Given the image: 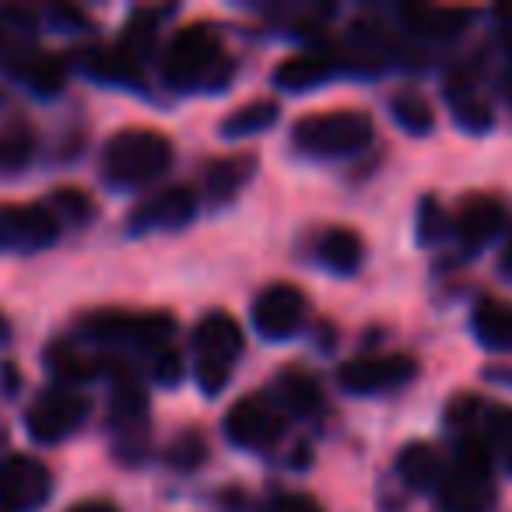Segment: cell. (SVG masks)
<instances>
[{
    "label": "cell",
    "mask_w": 512,
    "mask_h": 512,
    "mask_svg": "<svg viewBox=\"0 0 512 512\" xmlns=\"http://www.w3.org/2000/svg\"><path fill=\"white\" fill-rule=\"evenodd\" d=\"M474 330L481 344L495 351H512V306L505 302H481L474 309Z\"/></svg>",
    "instance_id": "22"
},
{
    "label": "cell",
    "mask_w": 512,
    "mask_h": 512,
    "mask_svg": "<svg viewBox=\"0 0 512 512\" xmlns=\"http://www.w3.org/2000/svg\"><path fill=\"white\" fill-rule=\"evenodd\" d=\"M172 316L165 313H123V309H102L81 320V334L88 341H109V344H137V348L158 351L165 348L172 334Z\"/></svg>",
    "instance_id": "6"
},
{
    "label": "cell",
    "mask_w": 512,
    "mask_h": 512,
    "mask_svg": "<svg viewBox=\"0 0 512 512\" xmlns=\"http://www.w3.org/2000/svg\"><path fill=\"white\" fill-rule=\"evenodd\" d=\"M281 116L278 102L271 99H256V102H246V106L232 109L228 120L221 123V134L225 137H249V134H260V130L274 127Z\"/></svg>",
    "instance_id": "25"
},
{
    "label": "cell",
    "mask_w": 512,
    "mask_h": 512,
    "mask_svg": "<svg viewBox=\"0 0 512 512\" xmlns=\"http://www.w3.org/2000/svg\"><path fill=\"white\" fill-rule=\"evenodd\" d=\"M477 414H481V404H477L474 397H460V400H453V404H449V425L467 432V428L474 425Z\"/></svg>",
    "instance_id": "36"
},
{
    "label": "cell",
    "mask_w": 512,
    "mask_h": 512,
    "mask_svg": "<svg viewBox=\"0 0 512 512\" xmlns=\"http://www.w3.org/2000/svg\"><path fill=\"white\" fill-rule=\"evenodd\" d=\"M225 432L242 449H267L285 435V414L264 397H242L228 411Z\"/></svg>",
    "instance_id": "10"
},
{
    "label": "cell",
    "mask_w": 512,
    "mask_h": 512,
    "mask_svg": "<svg viewBox=\"0 0 512 512\" xmlns=\"http://www.w3.org/2000/svg\"><path fill=\"white\" fill-rule=\"evenodd\" d=\"M295 144L316 158H344L372 141V120L362 109H323L295 123Z\"/></svg>",
    "instance_id": "3"
},
{
    "label": "cell",
    "mask_w": 512,
    "mask_h": 512,
    "mask_svg": "<svg viewBox=\"0 0 512 512\" xmlns=\"http://www.w3.org/2000/svg\"><path fill=\"white\" fill-rule=\"evenodd\" d=\"M418 235L421 242H439L446 235V211L435 204L432 197L421 200V211H418Z\"/></svg>",
    "instance_id": "32"
},
{
    "label": "cell",
    "mask_w": 512,
    "mask_h": 512,
    "mask_svg": "<svg viewBox=\"0 0 512 512\" xmlns=\"http://www.w3.org/2000/svg\"><path fill=\"white\" fill-rule=\"evenodd\" d=\"M397 474L407 488L414 491H439L442 477H446V463H442L439 449L428 442H411L404 453L397 456Z\"/></svg>",
    "instance_id": "18"
},
{
    "label": "cell",
    "mask_w": 512,
    "mask_h": 512,
    "mask_svg": "<svg viewBox=\"0 0 512 512\" xmlns=\"http://www.w3.org/2000/svg\"><path fill=\"white\" fill-rule=\"evenodd\" d=\"M113 432H116V446L123 449H137L144 446V435H148V397H144L141 383L130 376L116 379V393H113ZM141 453V449H137Z\"/></svg>",
    "instance_id": "14"
},
{
    "label": "cell",
    "mask_w": 512,
    "mask_h": 512,
    "mask_svg": "<svg viewBox=\"0 0 512 512\" xmlns=\"http://www.w3.org/2000/svg\"><path fill=\"white\" fill-rule=\"evenodd\" d=\"M78 67L99 81H141V60L123 46H88L78 53Z\"/></svg>",
    "instance_id": "19"
},
{
    "label": "cell",
    "mask_w": 512,
    "mask_h": 512,
    "mask_svg": "<svg viewBox=\"0 0 512 512\" xmlns=\"http://www.w3.org/2000/svg\"><path fill=\"white\" fill-rule=\"evenodd\" d=\"M306 320V295L288 281L264 288L253 306V323L267 341H288Z\"/></svg>",
    "instance_id": "11"
},
{
    "label": "cell",
    "mask_w": 512,
    "mask_h": 512,
    "mask_svg": "<svg viewBox=\"0 0 512 512\" xmlns=\"http://www.w3.org/2000/svg\"><path fill=\"white\" fill-rule=\"evenodd\" d=\"M46 362H50V369L57 372L60 379H92L99 376V372H106L109 358H92V355H81L78 348H71V344H53L50 351H46ZM113 369V365H109Z\"/></svg>",
    "instance_id": "26"
},
{
    "label": "cell",
    "mask_w": 512,
    "mask_h": 512,
    "mask_svg": "<svg viewBox=\"0 0 512 512\" xmlns=\"http://www.w3.org/2000/svg\"><path fill=\"white\" fill-rule=\"evenodd\" d=\"M15 71L22 74V78L29 81L39 95H57L60 88H64V81H67V64H64V60L53 57V53H43V50H32L29 57L15 67Z\"/></svg>",
    "instance_id": "24"
},
{
    "label": "cell",
    "mask_w": 512,
    "mask_h": 512,
    "mask_svg": "<svg viewBox=\"0 0 512 512\" xmlns=\"http://www.w3.org/2000/svg\"><path fill=\"white\" fill-rule=\"evenodd\" d=\"M488 446L502 456L505 470L512 474V407H491L488 411Z\"/></svg>",
    "instance_id": "31"
},
{
    "label": "cell",
    "mask_w": 512,
    "mask_h": 512,
    "mask_svg": "<svg viewBox=\"0 0 512 512\" xmlns=\"http://www.w3.org/2000/svg\"><path fill=\"white\" fill-rule=\"evenodd\" d=\"M225 50L207 25H183L165 46V78L176 88H200L221 78Z\"/></svg>",
    "instance_id": "5"
},
{
    "label": "cell",
    "mask_w": 512,
    "mask_h": 512,
    "mask_svg": "<svg viewBox=\"0 0 512 512\" xmlns=\"http://www.w3.org/2000/svg\"><path fill=\"white\" fill-rule=\"evenodd\" d=\"M67 512H120L113 502H102V498H88V502H78V505H71Z\"/></svg>",
    "instance_id": "38"
},
{
    "label": "cell",
    "mask_w": 512,
    "mask_h": 512,
    "mask_svg": "<svg viewBox=\"0 0 512 512\" xmlns=\"http://www.w3.org/2000/svg\"><path fill=\"white\" fill-rule=\"evenodd\" d=\"M316 253H320V260L330 267V271L351 274V271H358V264H362V239H358L355 228L334 225L320 235Z\"/></svg>",
    "instance_id": "20"
},
{
    "label": "cell",
    "mask_w": 512,
    "mask_h": 512,
    "mask_svg": "<svg viewBox=\"0 0 512 512\" xmlns=\"http://www.w3.org/2000/svg\"><path fill=\"white\" fill-rule=\"evenodd\" d=\"M498 267H502V274L512 281V235H509V242H505L502 256H498Z\"/></svg>",
    "instance_id": "40"
},
{
    "label": "cell",
    "mask_w": 512,
    "mask_h": 512,
    "mask_svg": "<svg viewBox=\"0 0 512 512\" xmlns=\"http://www.w3.org/2000/svg\"><path fill=\"white\" fill-rule=\"evenodd\" d=\"M502 225H505V207L491 197L470 200L460 211V218H456V232H460L463 249H470V253L488 246V242L502 232Z\"/></svg>",
    "instance_id": "17"
},
{
    "label": "cell",
    "mask_w": 512,
    "mask_h": 512,
    "mask_svg": "<svg viewBox=\"0 0 512 512\" xmlns=\"http://www.w3.org/2000/svg\"><path fill=\"white\" fill-rule=\"evenodd\" d=\"M151 376L165 386H176L183 379V358L176 355L172 348H158L151 351Z\"/></svg>",
    "instance_id": "33"
},
{
    "label": "cell",
    "mask_w": 512,
    "mask_h": 512,
    "mask_svg": "<svg viewBox=\"0 0 512 512\" xmlns=\"http://www.w3.org/2000/svg\"><path fill=\"white\" fill-rule=\"evenodd\" d=\"M169 456L176 467H193V463L204 460V439H200V435H183V439L172 446Z\"/></svg>",
    "instance_id": "35"
},
{
    "label": "cell",
    "mask_w": 512,
    "mask_h": 512,
    "mask_svg": "<svg viewBox=\"0 0 512 512\" xmlns=\"http://www.w3.org/2000/svg\"><path fill=\"white\" fill-rule=\"evenodd\" d=\"M502 95L512 106V46H509V57H505V67H502Z\"/></svg>",
    "instance_id": "39"
},
{
    "label": "cell",
    "mask_w": 512,
    "mask_h": 512,
    "mask_svg": "<svg viewBox=\"0 0 512 512\" xmlns=\"http://www.w3.org/2000/svg\"><path fill=\"white\" fill-rule=\"evenodd\" d=\"M193 355H197V383L207 397L225 390L232 365L242 355V327L228 313H207L193 330Z\"/></svg>",
    "instance_id": "4"
},
{
    "label": "cell",
    "mask_w": 512,
    "mask_h": 512,
    "mask_svg": "<svg viewBox=\"0 0 512 512\" xmlns=\"http://www.w3.org/2000/svg\"><path fill=\"white\" fill-rule=\"evenodd\" d=\"M0 512H15V509L8 505V498H4V495H0Z\"/></svg>",
    "instance_id": "41"
},
{
    "label": "cell",
    "mask_w": 512,
    "mask_h": 512,
    "mask_svg": "<svg viewBox=\"0 0 512 512\" xmlns=\"http://www.w3.org/2000/svg\"><path fill=\"white\" fill-rule=\"evenodd\" d=\"M172 165V141L158 130H120L106 144L102 172L113 186H141Z\"/></svg>",
    "instance_id": "2"
},
{
    "label": "cell",
    "mask_w": 512,
    "mask_h": 512,
    "mask_svg": "<svg viewBox=\"0 0 512 512\" xmlns=\"http://www.w3.org/2000/svg\"><path fill=\"white\" fill-rule=\"evenodd\" d=\"M36 151V134L25 123H8L0 130V172H15L22 169L25 162Z\"/></svg>",
    "instance_id": "28"
},
{
    "label": "cell",
    "mask_w": 512,
    "mask_h": 512,
    "mask_svg": "<svg viewBox=\"0 0 512 512\" xmlns=\"http://www.w3.org/2000/svg\"><path fill=\"white\" fill-rule=\"evenodd\" d=\"M155 36H158V15L155 11H137V15L127 22V29H123L120 46L134 60H144L151 50H155Z\"/></svg>",
    "instance_id": "30"
},
{
    "label": "cell",
    "mask_w": 512,
    "mask_h": 512,
    "mask_svg": "<svg viewBox=\"0 0 512 512\" xmlns=\"http://www.w3.org/2000/svg\"><path fill=\"white\" fill-rule=\"evenodd\" d=\"M271 512H323V509L313 495H281L271 505Z\"/></svg>",
    "instance_id": "37"
},
{
    "label": "cell",
    "mask_w": 512,
    "mask_h": 512,
    "mask_svg": "<svg viewBox=\"0 0 512 512\" xmlns=\"http://www.w3.org/2000/svg\"><path fill=\"white\" fill-rule=\"evenodd\" d=\"M197 193L193 186H165L162 193L148 197L130 211V228L134 232H162V228H183L197 214Z\"/></svg>",
    "instance_id": "13"
},
{
    "label": "cell",
    "mask_w": 512,
    "mask_h": 512,
    "mask_svg": "<svg viewBox=\"0 0 512 512\" xmlns=\"http://www.w3.org/2000/svg\"><path fill=\"white\" fill-rule=\"evenodd\" d=\"M88 418V400L71 390H46L32 400L25 425L36 442H60L74 435Z\"/></svg>",
    "instance_id": "8"
},
{
    "label": "cell",
    "mask_w": 512,
    "mask_h": 512,
    "mask_svg": "<svg viewBox=\"0 0 512 512\" xmlns=\"http://www.w3.org/2000/svg\"><path fill=\"white\" fill-rule=\"evenodd\" d=\"M341 71V57L330 50H306L288 57L285 64H278L274 71V81L288 92H306V88H320L327 78Z\"/></svg>",
    "instance_id": "15"
},
{
    "label": "cell",
    "mask_w": 512,
    "mask_h": 512,
    "mask_svg": "<svg viewBox=\"0 0 512 512\" xmlns=\"http://www.w3.org/2000/svg\"><path fill=\"white\" fill-rule=\"evenodd\" d=\"M390 109H393V116H397V123L407 130V134H428V130L435 127L432 106H428V102L421 99L418 92H400V95H393Z\"/></svg>",
    "instance_id": "29"
},
{
    "label": "cell",
    "mask_w": 512,
    "mask_h": 512,
    "mask_svg": "<svg viewBox=\"0 0 512 512\" xmlns=\"http://www.w3.org/2000/svg\"><path fill=\"white\" fill-rule=\"evenodd\" d=\"M446 95H449V102H453V116H456V123H460V127L474 130V134L491 130L495 113H491L488 95L481 92V85H477L474 74L456 71L453 78H449V85H446Z\"/></svg>",
    "instance_id": "16"
},
{
    "label": "cell",
    "mask_w": 512,
    "mask_h": 512,
    "mask_svg": "<svg viewBox=\"0 0 512 512\" xmlns=\"http://www.w3.org/2000/svg\"><path fill=\"white\" fill-rule=\"evenodd\" d=\"M400 18L407 22L411 32L421 36H453L460 25L470 22V11H449V8H425V4H407L400 8Z\"/></svg>",
    "instance_id": "21"
},
{
    "label": "cell",
    "mask_w": 512,
    "mask_h": 512,
    "mask_svg": "<svg viewBox=\"0 0 512 512\" xmlns=\"http://www.w3.org/2000/svg\"><path fill=\"white\" fill-rule=\"evenodd\" d=\"M53 204L64 207L71 218H92L95 214V204L88 200V193H78V190H57L53 193Z\"/></svg>",
    "instance_id": "34"
},
{
    "label": "cell",
    "mask_w": 512,
    "mask_h": 512,
    "mask_svg": "<svg viewBox=\"0 0 512 512\" xmlns=\"http://www.w3.org/2000/svg\"><path fill=\"white\" fill-rule=\"evenodd\" d=\"M53 491V477L46 463L32 460V456H8L0 463V495L8 498L15 512H36L46 505Z\"/></svg>",
    "instance_id": "12"
},
{
    "label": "cell",
    "mask_w": 512,
    "mask_h": 512,
    "mask_svg": "<svg viewBox=\"0 0 512 512\" xmlns=\"http://www.w3.org/2000/svg\"><path fill=\"white\" fill-rule=\"evenodd\" d=\"M274 390H278V400L288 407L292 414H313L316 407H320V383H316L309 372L302 369H285L278 376V383H274Z\"/></svg>",
    "instance_id": "23"
},
{
    "label": "cell",
    "mask_w": 512,
    "mask_h": 512,
    "mask_svg": "<svg viewBox=\"0 0 512 512\" xmlns=\"http://www.w3.org/2000/svg\"><path fill=\"white\" fill-rule=\"evenodd\" d=\"M442 512H491L495 509V474H491V446L488 439L467 435L460 453L446 467L439 484Z\"/></svg>",
    "instance_id": "1"
},
{
    "label": "cell",
    "mask_w": 512,
    "mask_h": 512,
    "mask_svg": "<svg viewBox=\"0 0 512 512\" xmlns=\"http://www.w3.org/2000/svg\"><path fill=\"white\" fill-rule=\"evenodd\" d=\"M418 365L407 355H362L337 369V383L348 393H383L411 383Z\"/></svg>",
    "instance_id": "9"
},
{
    "label": "cell",
    "mask_w": 512,
    "mask_h": 512,
    "mask_svg": "<svg viewBox=\"0 0 512 512\" xmlns=\"http://www.w3.org/2000/svg\"><path fill=\"white\" fill-rule=\"evenodd\" d=\"M498 18H509L512 22V8H498Z\"/></svg>",
    "instance_id": "42"
},
{
    "label": "cell",
    "mask_w": 512,
    "mask_h": 512,
    "mask_svg": "<svg viewBox=\"0 0 512 512\" xmlns=\"http://www.w3.org/2000/svg\"><path fill=\"white\" fill-rule=\"evenodd\" d=\"M57 235L60 218L46 204H0V253H36Z\"/></svg>",
    "instance_id": "7"
},
{
    "label": "cell",
    "mask_w": 512,
    "mask_h": 512,
    "mask_svg": "<svg viewBox=\"0 0 512 512\" xmlns=\"http://www.w3.org/2000/svg\"><path fill=\"white\" fill-rule=\"evenodd\" d=\"M253 165L256 162L249 155L221 158V162H214L211 172H207V186H211V193L218 200H228L249 176H253Z\"/></svg>",
    "instance_id": "27"
}]
</instances>
